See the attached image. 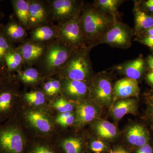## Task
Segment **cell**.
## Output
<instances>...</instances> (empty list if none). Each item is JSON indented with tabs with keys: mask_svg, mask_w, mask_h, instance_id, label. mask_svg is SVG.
Segmentation results:
<instances>
[{
	"mask_svg": "<svg viewBox=\"0 0 153 153\" xmlns=\"http://www.w3.org/2000/svg\"><path fill=\"white\" fill-rule=\"evenodd\" d=\"M16 117L27 137L52 140L58 130L49 110L21 105Z\"/></svg>",
	"mask_w": 153,
	"mask_h": 153,
	"instance_id": "obj_1",
	"label": "cell"
},
{
	"mask_svg": "<svg viewBox=\"0 0 153 153\" xmlns=\"http://www.w3.org/2000/svg\"><path fill=\"white\" fill-rule=\"evenodd\" d=\"M116 21V18L95 6L83 5L80 24L88 46L92 48L99 44Z\"/></svg>",
	"mask_w": 153,
	"mask_h": 153,
	"instance_id": "obj_2",
	"label": "cell"
},
{
	"mask_svg": "<svg viewBox=\"0 0 153 153\" xmlns=\"http://www.w3.org/2000/svg\"><path fill=\"white\" fill-rule=\"evenodd\" d=\"M91 49L88 47L73 52L56 75L61 78L83 81L89 84L94 77L89 57Z\"/></svg>",
	"mask_w": 153,
	"mask_h": 153,
	"instance_id": "obj_3",
	"label": "cell"
},
{
	"mask_svg": "<svg viewBox=\"0 0 153 153\" xmlns=\"http://www.w3.org/2000/svg\"><path fill=\"white\" fill-rule=\"evenodd\" d=\"M73 52L58 39L50 41L47 43L44 57L38 64V70L44 78L57 75Z\"/></svg>",
	"mask_w": 153,
	"mask_h": 153,
	"instance_id": "obj_4",
	"label": "cell"
},
{
	"mask_svg": "<svg viewBox=\"0 0 153 153\" xmlns=\"http://www.w3.org/2000/svg\"><path fill=\"white\" fill-rule=\"evenodd\" d=\"M27 140L16 117L0 123V153H25Z\"/></svg>",
	"mask_w": 153,
	"mask_h": 153,
	"instance_id": "obj_5",
	"label": "cell"
},
{
	"mask_svg": "<svg viewBox=\"0 0 153 153\" xmlns=\"http://www.w3.org/2000/svg\"><path fill=\"white\" fill-rule=\"evenodd\" d=\"M21 85L12 74L0 88V123L16 115L21 106Z\"/></svg>",
	"mask_w": 153,
	"mask_h": 153,
	"instance_id": "obj_6",
	"label": "cell"
},
{
	"mask_svg": "<svg viewBox=\"0 0 153 153\" xmlns=\"http://www.w3.org/2000/svg\"><path fill=\"white\" fill-rule=\"evenodd\" d=\"M82 9L70 20L57 25L58 30L57 39L74 52L89 47L82 33L80 24Z\"/></svg>",
	"mask_w": 153,
	"mask_h": 153,
	"instance_id": "obj_7",
	"label": "cell"
},
{
	"mask_svg": "<svg viewBox=\"0 0 153 153\" xmlns=\"http://www.w3.org/2000/svg\"><path fill=\"white\" fill-rule=\"evenodd\" d=\"M71 128L58 130L52 142L61 153H86L88 143L85 134Z\"/></svg>",
	"mask_w": 153,
	"mask_h": 153,
	"instance_id": "obj_8",
	"label": "cell"
},
{
	"mask_svg": "<svg viewBox=\"0 0 153 153\" xmlns=\"http://www.w3.org/2000/svg\"><path fill=\"white\" fill-rule=\"evenodd\" d=\"M112 83L105 74L94 76L89 83V97L100 106H108L113 101Z\"/></svg>",
	"mask_w": 153,
	"mask_h": 153,
	"instance_id": "obj_9",
	"label": "cell"
},
{
	"mask_svg": "<svg viewBox=\"0 0 153 153\" xmlns=\"http://www.w3.org/2000/svg\"><path fill=\"white\" fill-rule=\"evenodd\" d=\"M51 21L57 25L70 20L81 10L83 2L76 0L47 1Z\"/></svg>",
	"mask_w": 153,
	"mask_h": 153,
	"instance_id": "obj_10",
	"label": "cell"
},
{
	"mask_svg": "<svg viewBox=\"0 0 153 153\" xmlns=\"http://www.w3.org/2000/svg\"><path fill=\"white\" fill-rule=\"evenodd\" d=\"M133 34V30L128 25L116 21L100 44L104 43L112 47L127 49L131 45Z\"/></svg>",
	"mask_w": 153,
	"mask_h": 153,
	"instance_id": "obj_11",
	"label": "cell"
},
{
	"mask_svg": "<svg viewBox=\"0 0 153 153\" xmlns=\"http://www.w3.org/2000/svg\"><path fill=\"white\" fill-rule=\"evenodd\" d=\"M100 106L88 98L75 102L74 114L75 120L71 128L82 130L85 126L95 120L100 114Z\"/></svg>",
	"mask_w": 153,
	"mask_h": 153,
	"instance_id": "obj_12",
	"label": "cell"
},
{
	"mask_svg": "<svg viewBox=\"0 0 153 153\" xmlns=\"http://www.w3.org/2000/svg\"><path fill=\"white\" fill-rule=\"evenodd\" d=\"M47 44L28 40L16 47L23 57L24 68L33 66L40 63L46 52Z\"/></svg>",
	"mask_w": 153,
	"mask_h": 153,
	"instance_id": "obj_13",
	"label": "cell"
},
{
	"mask_svg": "<svg viewBox=\"0 0 153 153\" xmlns=\"http://www.w3.org/2000/svg\"><path fill=\"white\" fill-rule=\"evenodd\" d=\"M62 95L74 102L89 98V84L78 80L61 78Z\"/></svg>",
	"mask_w": 153,
	"mask_h": 153,
	"instance_id": "obj_14",
	"label": "cell"
},
{
	"mask_svg": "<svg viewBox=\"0 0 153 153\" xmlns=\"http://www.w3.org/2000/svg\"><path fill=\"white\" fill-rule=\"evenodd\" d=\"M29 18V30H33L51 23L47 1L30 0Z\"/></svg>",
	"mask_w": 153,
	"mask_h": 153,
	"instance_id": "obj_15",
	"label": "cell"
},
{
	"mask_svg": "<svg viewBox=\"0 0 153 153\" xmlns=\"http://www.w3.org/2000/svg\"><path fill=\"white\" fill-rule=\"evenodd\" d=\"M20 103L22 106L50 111V102L40 87L32 88L29 91H22Z\"/></svg>",
	"mask_w": 153,
	"mask_h": 153,
	"instance_id": "obj_16",
	"label": "cell"
},
{
	"mask_svg": "<svg viewBox=\"0 0 153 153\" xmlns=\"http://www.w3.org/2000/svg\"><path fill=\"white\" fill-rule=\"evenodd\" d=\"M140 88L137 80L124 77L115 82L113 88V101L130 98H138Z\"/></svg>",
	"mask_w": 153,
	"mask_h": 153,
	"instance_id": "obj_17",
	"label": "cell"
},
{
	"mask_svg": "<svg viewBox=\"0 0 153 153\" xmlns=\"http://www.w3.org/2000/svg\"><path fill=\"white\" fill-rule=\"evenodd\" d=\"M14 76L15 79L24 85L25 90L40 87L45 78L38 68L33 66L25 67L14 74Z\"/></svg>",
	"mask_w": 153,
	"mask_h": 153,
	"instance_id": "obj_18",
	"label": "cell"
},
{
	"mask_svg": "<svg viewBox=\"0 0 153 153\" xmlns=\"http://www.w3.org/2000/svg\"><path fill=\"white\" fill-rule=\"evenodd\" d=\"M126 137L130 144L138 148L149 143L150 140L149 130L140 123L129 126L126 131Z\"/></svg>",
	"mask_w": 153,
	"mask_h": 153,
	"instance_id": "obj_19",
	"label": "cell"
},
{
	"mask_svg": "<svg viewBox=\"0 0 153 153\" xmlns=\"http://www.w3.org/2000/svg\"><path fill=\"white\" fill-rule=\"evenodd\" d=\"M0 25L4 36L13 44L22 43L25 41L27 36V31L17 19L11 17L7 24Z\"/></svg>",
	"mask_w": 153,
	"mask_h": 153,
	"instance_id": "obj_20",
	"label": "cell"
},
{
	"mask_svg": "<svg viewBox=\"0 0 153 153\" xmlns=\"http://www.w3.org/2000/svg\"><path fill=\"white\" fill-rule=\"evenodd\" d=\"M138 109V102L136 98L119 100L114 102L111 108V113L116 120L121 119L126 115L137 114Z\"/></svg>",
	"mask_w": 153,
	"mask_h": 153,
	"instance_id": "obj_21",
	"label": "cell"
},
{
	"mask_svg": "<svg viewBox=\"0 0 153 153\" xmlns=\"http://www.w3.org/2000/svg\"><path fill=\"white\" fill-rule=\"evenodd\" d=\"M25 153H61L52 140L28 137Z\"/></svg>",
	"mask_w": 153,
	"mask_h": 153,
	"instance_id": "obj_22",
	"label": "cell"
},
{
	"mask_svg": "<svg viewBox=\"0 0 153 153\" xmlns=\"http://www.w3.org/2000/svg\"><path fill=\"white\" fill-rule=\"evenodd\" d=\"M58 37L57 25L52 24L43 25L32 30L30 40L33 42L47 44Z\"/></svg>",
	"mask_w": 153,
	"mask_h": 153,
	"instance_id": "obj_23",
	"label": "cell"
},
{
	"mask_svg": "<svg viewBox=\"0 0 153 153\" xmlns=\"http://www.w3.org/2000/svg\"><path fill=\"white\" fill-rule=\"evenodd\" d=\"M91 123V130L100 138L104 140H111L117 137V128L108 121L96 120Z\"/></svg>",
	"mask_w": 153,
	"mask_h": 153,
	"instance_id": "obj_24",
	"label": "cell"
},
{
	"mask_svg": "<svg viewBox=\"0 0 153 153\" xmlns=\"http://www.w3.org/2000/svg\"><path fill=\"white\" fill-rule=\"evenodd\" d=\"M117 68L126 77L137 80L143 73L145 62L142 58L139 57L117 66Z\"/></svg>",
	"mask_w": 153,
	"mask_h": 153,
	"instance_id": "obj_25",
	"label": "cell"
},
{
	"mask_svg": "<svg viewBox=\"0 0 153 153\" xmlns=\"http://www.w3.org/2000/svg\"><path fill=\"white\" fill-rule=\"evenodd\" d=\"M40 88L50 102L57 97L62 95L61 80L57 75L44 78Z\"/></svg>",
	"mask_w": 153,
	"mask_h": 153,
	"instance_id": "obj_26",
	"label": "cell"
},
{
	"mask_svg": "<svg viewBox=\"0 0 153 153\" xmlns=\"http://www.w3.org/2000/svg\"><path fill=\"white\" fill-rule=\"evenodd\" d=\"M30 0H12L11 4L17 20L26 30H29Z\"/></svg>",
	"mask_w": 153,
	"mask_h": 153,
	"instance_id": "obj_27",
	"label": "cell"
},
{
	"mask_svg": "<svg viewBox=\"0 0 153 153\" xmlns=\"http://www.w3.org/2000/svg\"><path fill=\"white\" fill-rule=\"evenodd\" d=\"M5 63L7 71L14 74L24 68V62L21 53L16 47L9 51L5 57Z\"/></svg>",
	"mask_w": 153,
	"mask_h": 153,
	"instance_id": "obj_28",
	"label": "cell"
},
{
	"mask_svg": "<svg viewBox=\"0 0 153 153\" xmlns=\"http://www.w3.org/2000/svg\"><path fill=\"white\" fill-rule=\"evenodd\" d=\"M75 102L60 95L54 99L50 103V110L53 115L66 112H74Z\"/></svg>",
	"mask_w": 153,
	"mask_h": 153,
	"instance_id": "obj_29",
	"label": "cell"
},
{
	"mask_svg": "<svg viewBox=\"0 0 153 153\" xmlns=\"http://www.w3.org/2000/svg\"><path fill=\"white\" fill-rule=\"evenodd\" d=\"M134 12L136 30L146 31L153 27V17L141 10L136 5Z\"/></svg>",
	"mask_w": 153,
	"mask_h": 153,
	"instance_id": "obj_30",
	"label": "cell"
},
{
	"mask_svg": "<svg viewBox=\"0 0 153 153\" xmlns=\"http://www.w3.org/2000/svg\"><path fill=\"white\" fill-rule=\"evenodd\" d=\"M123 2L121 0H97L94 1V6L116 18L118 9Z\"/></svg>",
	"mask_w": 153,
	"mask_h": 153,
	"instance_id": "obj_31",
	"label": "cell"
},
{
	"mask_svg": "<svg viewBox=\"0 0 153 153\" xmlns=\"http://www.w3.org/2000/svg\"><path fill=\"white\" fill-rule=\"evenodd\" d=\"M54 122L58 130L66 129L74 125L75 117L74 112L58 114L54 116Z\"/></svg>",
	"mask_w": 153,
	"mask_h": 153,
	"instance_id": "obj_32",
	"label": "cell"
},
{
	"mask_svg": "<svg viewBox=\"0 0 153 153\" xmlns=\"http://www.w3.org/2000/svg\"><path fill=\"white\" fill-rule=\"evenodd\" d=\"M144 96L146 106L144 118L153 134V88L146 91Z\"/></svg>",
	"mask_w": 153,
	"mask_h": 153,
	"instance_id": "obj_33",
	"label": "cell"
},
{
	"mask_svg": "<svg viewBox=\"0 0 153 153\" xmlns=\"http://www.w3.org/2000/svg\"><path fill=\"white\" fill-rule=\"evenodd\" d=\"M16 47L15 44L4 36L0 25V68H6L5 63L6 55L9 51Z\"/></svg>",
	"mask_w": 153,
	"mask_h": 153,
	"instance_id": "obj_34",
	"label": "cell"
},
{
	"mask_svg": "<svg viewBox=\"0 0 153 153\" xmlns=\"http://www.w3.org/2000/svg\"><path fill=\"white\" fill-rule=\"evenodd\" d=\"M89 147L91 150L96 153L104 151L105 149V146L104 143L99 140L91 141Z\"/></svg>",
	"mask_w": 153,
	"mask_h": 153,
	"instance_id": "obj_35",
	"label": "cell"
},
{
	"mask_svg": "<svg viewBox=\"0 0 153 153\" xmlns=\"http://www.w3.org/2000/svg\"><path fill=\"white\" fill-rule=\"evenodd\" d=\"M12 74L8 72L6 68H0V88Z\"/></svg>",
	"mask_w": 153,
	"mask_h": 153,
	"instance_id": "obj_36",
	"label": "cell"
},
{
	"mask_svg": "<svg viewBox=\"0 0 153 153\" xmlns=\"http://www.w3.org/2000/svg\"><path fill=\"white\" fill-rule=\"evenodd\" d=\"M135 153H153V148L149 143L138 148Z\"/></svg>",
	"mask_w": 153,
	"mask_h": 153,
	"instance_id": "obj_37",
	"label": "cell"
},
{
	"mask_svg": "<svg viewBox=\"0 0 153 153\" xmlns=\"http://www.w3.org/2000/svg\"><path fill=\"white\" fill-rule=\"evenodd\" d=\"M142 42L148 47H153V36H147L143 39Z\"/></svg>",
	"mask_w": 153,
	"mask_h": 153,
	"instance_id": "obj_38",
	"label": "cell"
},
{
	"mask_svg": "<svg viewBox=\"0 0 153 153\" xmlns=\"http://www.w3.org/2000/svg\"><path fill=\"white\" fill-rule=\"evenodd\" d=\"M110 153H128L123 148L118 147L113 150Z\"/></svg>",
	"mask_w": 153,
	"mask_h": 153,
	"instance_id": "obj_39",
	"label": "cell"
},
{
	"mask_svg": "<svg viewBox=\"0 0 153 153\" xmlns=\"http://www.w3.org/2000/svg\"><path fill=\"white\" fill-rule=\"evenodd\" d=\"M146 79L149 84L153 85V71H151L147 74Z\"/></svg>",
	"mask_w": 153,
	"mask_h": 153,
	"instance_id": "obj_40",
	"label": "cell"
},
{
	"mask_svg": "<svg viewBox=\"0 0 153 153\" xmlns=\"http://www.w3.org/2000/svg\"><path fill=\"white\" fill-rule=\"evenodd\" d=\"M148 63L149 67L153 71V56L150 55L148 57Z\"/></svg>",
	"mask_w": 153,
	"mask_h": 153,
	"instance_id": "obj_41",
	"label": "cell"
},
{
	"mask_svg": "<svg viewBox=\"0 0 153 153\" xmlns=\"http://www.w3.org/2000/svg\"><path fill=\"white\" fill-rule=\"evenodd\" d=\"M145 5L147 7L149 11L153 13V4H150L146 1L145 2Z\"/></svg>",
	"mask_w": 153,
	"mask_h": 153,
	"instance_id": "obj_42",
	"label": "cell"
},
{
	"mask_svg": "<svg viewBox=\"0 0 153 153\" xmlns=\"http://www.w3.org/2000/svg\"><path fill=\"white\" fill-rule=\"evenodd\" d=\"M148 36H153V27L146 31Z\"/></svg>",
	"mask_w": 153,
	"mask_h": 153,
	"instance_id": "obj_43",
	"label": "cell"
},
{
	"mask_svg": "<svg viewBox=\"0 0 153 153\" xmlns=\"http://www.w3.org/2000/svg\"><path fill=\"white\" fill-rule=\"evenodd\" d=\"M147 2L150 3V4H153V0H149V1H147Z\"/></svg>",
	"mask_w": 153,
	"mask_h": 153,
	"instance_id": "obj_44",
	"label": "cell"
},
{
	"mask_svg": "<svg viewBox=\"0 0 153 153\" xmlns=\"http://www.w3.org/2000/svg\"><path fill=\"white\" fill-rule=\"evenodd\" d=\"M0 9H1V5H0Z\"/></svg>",
	"mask_w": 153,
	"mask_h": 153,
	"instance_id": "obj_45",
	"label": "cell"
},
{
	"mask_svg": "<svg viewBox=\"0 0 153 153\" xmlns=\"http://www.w3.org/2000/svg\"></svg>",
	"mask_w": 153,
	"mask_h": 153,
	"instance_id": "obj_46",
	"label": "cell"
}]
</instances>
